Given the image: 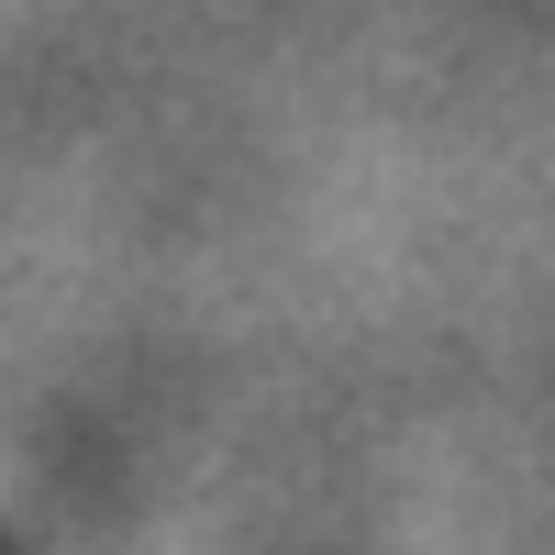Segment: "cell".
Returning a JSON list of instances; mask_svg holds the SVG:
<instances>
[]
</instances>
